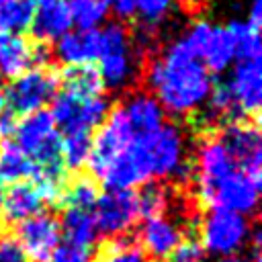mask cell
<instances>
[{
  "mask_svg": "<svg viewBox=\"0 0 262 262\" xmlns=\"http://www.w3.org/2000/svg\"><path fill=\"white\" fill-rule=\"evenodd\" d=\"M145 82L149 94L172 117H190L203 111L215 84L213 74L184 37L174 39L147 61Z\"/></svg>",
  "mask_w": 262,
  "mask_h": 262,
  "instance_id": "6da1fadb",
  "label": "cell"
},
{
  "mask_svg": "<svg viewBox=\"0 0 262 262\" xmlns=\"http://www.w3.org/2000/svg\"><path fill=\"white\" fill-rule=\"evenodd\" d=\"M10 137L35 164L33 180H68L61 162V133L49 111L43 108L14 119Z\"/></svg>",
  "mask_w": 262,
  "mask_h": 262,
  "instance_id": "7a4b0ae2",
  "label": "cell"
},
{
  "mask_svg": "<svg viewBox=\"0 0 262 262\" xmlns=\"http://www.w3.org/2000/svg\"><path fill=\"white\" fill-rule=\"evenodd\" d=\"M100 37L102 49L94 68L104 88H125L137 74V53L133 47L131 31L121 20H115L100 27Z\"/></svg>",
  "mask_w": 262,
  "mask_h": 262,
  "instance_id": "3957f363",
  "label": "cell"
},
{
  "mask_svg": "<svg viewBox=\"0 0 262 262\" xmlns=\"http://www.w3.org/2000/svg\"><path fill=\"white\" fill-rule=\"evenodd\" d=\"M111 102L104 94H82L61 90L51 100V117L61 135L86 133L92 135L106 119Z\"/></svg>",
  "mask_w": 262,
  "mask_h": 262,
  "instance_id": "277c9868",
  "label": "cell"
},
{
  "mask_svg": "<svg viewBox=\"0 0 262 262\" xmlns=\"http://www.w3.org/2000/svg\"><path fill=\"white\" fill-rule=\"evenodd\" d=\"M59 74L53 68L37 66L27 70L25 74L10 80L4 90L6 111L12 117H25L37 111H43L57 94Z\"/></svg>",
  "mask_w": 262,
  "mask_h": 262,
  "instance_id": "5b68a950",
  "label": "cell"
},
{
  "mask_svg": "<svg viewBox=\"0 0 262 262\" xmlns=\"http://www.w3.org/2000/svg\"><path fill=\"white\" fill-rule=\"evenodd\" d=\"M199 233L205 254L217 258L237 256L252 235L248 217L225 209H209L199 225Z\"/></svg>",
  "mask_w": 262,
  "mask_h": 262,
  "instance_id": "8992f818",
  "label": "cell"
},
{
  "mask_svg": "<svg viewBox=\"0 0 262 262\" xmlns=\"http://www.w3.org/2000/svg\"><path fill=\"white\" fill-rule=\"evenodd\" d=\"M260 182L262 178L235 168L217 184H213L205 194H201L199 201L209 209H225L248 217L258 207Z\"/></svg>",
  "mask_w": 262,
  "mask_h": 262,
  "instance_id": "52a82bcc",
  "label": "cell"
},
{
  "mask_svg": "<svg viewBox=\"0 0 262 262\" xmlns=\"http://www.w3.org/2000/svg\"><path fill=\"white\" fill-rule=\"evenodd\" d=\"M182 37L211 74H223L235 61L233 43L223 25L194 20Z\"/></svg>",
  "mask_w": 262,
  "mask_h": 262,
  "instance_id": "ba28073f",
  "label": "cell"
},
{
  "mask_svg": "<svg viewBox=\"0 0 262 262\" xmlns=\"http://www.w3.org/2000/svg\"><path fill=\"white\" fill-rule=\"evenodd\" d=\"M227 154L231 156L237 170L248 172L252 176H260L262 168V137L258 121L252 119H235L227 121L217 135Z\"/></svg>",
  "mask_w": 262,
  "mask_h": 262,
  "instance_id": "9c48e42d",
  "label": "cell"
},
{
  "mask_svg": "<svg viewBox=\"0 0 262 262\" xmlns=\"http://www.w3.org/2000/svg\"><path fill=\"white\" fill-rule=\"evenodd\" d=\"M94 221L98 235H106L111 239L125 237L139 221L137 196L135 190H104L98 194L94 203Z\"/></svg>",
  "mask_w": 262,
  "mask_h": 262,
  "instance_id": "30bf717a",
  "label": "cell"
},
{
  "mask_svg": "<svg viewBox=\"0 0 262 262\" xmlns=\"http://www.w3.org/2000/svg\"><path fill=\"white\" fill-rule=\"evenodd\" d=\"M239 119L258 121L262 104V63L260 59H237L231 78L225 80Z\"/></svg>",
  "mask_w": 262,
  "mask_h": 262,
  "instance_id": "8fae6325",
  "label": "cell"
},
{
  "mask_svg": "<svg viewBox=\"0 0 262 262\" xmlns=\"http://www.w3.org/2000/svg\"><path fill=\"white\" fill-rule=\"evenodd\" d=\"M25 250L29 262H47L61 239L59 223L49 213H37L18 223L14 235Z\"/></svg>",
  "mask_w": 262,
  "mask_h": 262,
  "instance_id": "7c38bea8",
  "label": "cell"
},
{
  "mask_svg": "<svg viewBox=\"0 0 262 262\" xmlns=\"http://www.w3.org/2000/svg\"><path fill=\"white\" fill-rule=\"evenodd\" d=\"M235 170V164L217 135H209L199 141L192 162V176L196 182V196L205 194L213 184Z\"/></svg>",
  "mask_w": 262,
  "mask_h": 262,
  "instance_id": "4fadbf2b",
  "label": "cell"
},
{
  "mask_svg": "<svg viewBox=\"0 0 262 262\" xmlns=\"http://www.w3.org/2000/svg\"><path fill=\"white\" fill-rule=\"evenodd\" d=\"M184 237L186 235L182 225L168 211L143 219L139 229L141 250L145 252V256H151L156 260H168Z\"/></svg>",
  "mask_w": 262,
  "mask_h": 262,
  "instance_id": "5bb4252c",
  "label": "cell"
},
{
  "mask_svg": "<svg viewBox=\"0 0 262 262\" xmlns=\"http://www.w3.org/2000/svg\"><path fill=\"white\" fill-rule=\"evenodd\" d=\"M45 57L43 45L23 37L20 33L0 31V76L14 80L31 68H37Z\"/></svg>",
  "mask_w": 262,
  "mask_h": 262,
  "instance_id": "9a60e30c",
  "label": "cell"
},
{
  "mask_svg": "<svg viewBox=\"0 0 262 262\" xmlns=\"http://www.w3.org/2000/svg\"><path fill=\"white\" fill-rule=\"evenodd\" d=\"M72 16L68 8V0H39L33 8L31 33L33 41L39 45H49L61 39L72 31Z\"/></svg>",
  "mask_w": 262,
  "mask_h": 262,
  "instance_id": "2e32d148",
  "label": "cell"
},
{
  "mask_svg": "<svg viewBox=\"0 0 262 262\" xmlns=\"http://www.w3.org/2000/svg\"><path fill=\"white\" fill-rule=\"evenodd\" d=\"M102 37L100 29H72L61 39L55 41V57L66 68L94 66L100 57Z\"/></svg>",
  "mask_w": 262,
  "mask_h": 262,
  "instance_id": "e0dca14e",
  "label": "cell"
},
{
  "mask_svg": "<svg viewBox=\"0 0 262 262\" xmlns=\"http://www.w3.org/2000/svg\"><path fill=\"white\" fill-rule=\"evenodd\" d=\"M43 205L45 203H43L37 186L31 180H23V182L10 184V188L4 192L2 215H4V219L12 221V223H20V221L41 213Z\"/></svg>",
  "mask_w": 262,
  "mask_h": 262,
  "instance_id": "ac0fdd59",
  "label": "cell"
},
{
  "mask_svg": "<svg viewBox=\"0 0 262 262\" xmlns=\"http://www.w3.org/2000/svg\"><path fill=\"white\" fill-rule=\"evenodd\" d=\"M57 223H59L61 235H66V239H68L66 244L90 250L98 239V229H96L92 209L63 207L61 221H57Z\"/></svg>",
  "mask_w": 262,
  "mask_h": 262,
  "instance_id": "d6986e66",
  "label": "cell"
},
{
  "mask_svg": "<svg viewBox=\"0 0 262 262\" xmlns=\"http://www.w3.org/2000/svg\"><path fill=\"white\" fill-rule=\"evenodd\" d=\"M35 164L18 149L12 139H2L0 143V182H23L35 178Z\"/></svg>",
  "mask_w": 262,
  "mask_h": 262,
  "instance_id": "ffe728a7",
  "label": "cell"
},
{
  "mask_svg": "<svg viewBox=\"0 0 262 262\" xmlns=\"http://www.w3.org/2000/svg\"><path fill=\"white\" fill-rule=\"evenodd\" d=\"M68 8L72 25L82 31L100 29L111 14L108 0H68Z\"/></svg>",
  "mask_w": 262,
  "mask_h": 262,
  "instance_id": "44dd1931",
  "label": "cell"
},
{
  "mask_svg": "<svg viewBox=\"0 0 262 262\" xmlns=\"http://www.w3.org/2000/svg\"><path fill=\"white\" fill-rule=\"evenodd\" d=\"M231 43H233V53L235 61L237 59H260L262 45H260V31L250 27L246 20H231L225 25Z\"/></svg>",
  "mask_w": 262,
  "mask_h": 262,
  "instance_id": "7402d4cb",
  "label": "cell"
},
{
  "mask_svg": "<svg viewBox=\"0 0 262 262\" xmlns=\"http://www.w3.org/2000/svg\"><path fill=\"white\" fill-rule=\"evenodd\" d=\"M61 90L82 92V94H104V84L94 66L82 68H66L59 74Z\"/></svg>",
  "mask_w": 262,
  "mask_h": 262,
  "instance_id": "603a6c76",
  "label": "cell"
},
{
  "mask_svg": "<svg viewBox=\"0 0 262 262\" xmlns=\"http://www.w3.org/2000/svg\"><path fill=\"white\" fill-rule=\"evenodd\" d=\"M35 4L31 0H0V31L20 33L29 29Z\"/></svg>",
  "mask_w": 262,
  "mask_h": 262,
  "instance_id": "cb8c5ba5",
  "label": "cell"
},
{
  "mask_svg": "<svg viewBox=\"0 0 262 262\" xmlns=\"http://www.w3.org/2000/svg\"><path fill=\"white\" fill-rule=\"evenodd\" d=\"M135 196H137L139 219H147V217L160 215L170 205L168 188L162 182H156V180L145 182L143 186H139V192H135Z\"/></svg>",
  "mask_w": 262,
  "mask_h": 262,
  "instance_id": "d4e9b609",
  "label": "cell"
},
{
  "mask_svg": "<svg viewBox=\"0 0 262 262\" xmlns=\"http://www.w3.org/2000/svg\"><path fill=\"white\" fill-rule=\"evenodd\" d=\"M92 135L86 133H70L61 135V162L66 170H80L88 164L90 158Z\"/></svg>",
  "mask_w": 262,
  "mask_h": 262,
  "instance_id": "484cf974",
  "label": "cell"
},
{
  "mask_svg": "<svg viewBox=\"0 0 262 262\" xmlns=\"http://www.w3.org/2000/svg\"><path fill=\"white\" fill-rule=\"evenodd\" d=\"M98 262H147V256L137 242L129 237H115L102 248Z\"/></svg>",
  "mask_w": 262,
  "mask_h": 262,
  "instance_id": "4316f807",
  "label": "cell"
},
{
  "mask_svg": "<svg viewBox=\"0 0 262 262\" xmlns=\"http://www.w3.org/2000/svg\"><path fill=\"white\" fill-rule=\"evenodd\" d=\"M98 184L90 178H78L76 182L68 184L61 194L63 207H76V209H94V203L98 199Z\"/></svg>",
  "mask_w": 262,
  "mask_h": 262,
  "instance_id": "83f0119b",
  "label": "cell"
},
{
  "mask_svg": "<svg viewBox=\"0 0 262 262\" xmlns=\"http://www.w3.org/2000/svg\"><path fill=\"white\" fill-rule=\"evenodd\" d=\"M174 6L176 0H137L135 16L143 29H156L168 18Z\"/></svg>",
  "mask_w": 262,
  "mask_h": 262,
  "instance_id": "f1b7e54d",
  "label": "cell"
},
{
  "mask_svg": "<svg viewBox=\"0 0 262 262\" xmlns=\"http://www.w3.org/2000/svg\"><path fill=\"white\" fill-rule=\"evenodd\" d=\"M168 260L170 262H205V250L199 239L184 237Z\"/></svg>",
  "mask_w": 262,
  "mask_h": 262,
  "instance_id": "f546056e",
  "label": "cell"
},
{
  "mask_svg": "<svg viewBox=\"0 0 262 262\" xmlns=\"http://www.w3.org/2000/svg\"><path fill=\"white\" fill-rule=\"evenodd\" d=\"M47 262H92V256H90V250H84L72 244H59Z\"/></svg>",
  "mask_w": 262,
  "mask_h": 262,
  "instance_id": "4dcf8cb0",
  "label": "cell"
},
{
  "mask_svg": "<svg viewBox=\"0 0 262 262\" xmlns=\"http://www.w3.org/2000/svg\"><path fill=\"white\" fill-rule=\"evenodd\" d=\"M0 262H29L25 250L12 233H0Z\"/></svg>",
  "mask_w": 262,
  "mask_h": 262,
  "instance_id": "1f68e13d",
  "label": "cell"
},
{
  "mask_svg": "<svg viewBox=\"0 0 262 262\" xmlns=\"http://www.w3.org/2000/svg\"><path fill=\"white\" fill-rule=\"evenodd\" d=\"M108 2H111V10L121 18V23L135 16L137 0H108Z\"/></svg>",
  "mask_w": 262,
  "mask_h": 262,
  "instance_id": "d6a6232c",
  "label": "cell"
},
{
  "mask_svg": "<svg viewBox=\"0 0 262 262\" xmlns=\"http://www.w3.org/2000/svg\"><path fill=\"white\" fill-rule=\"evenodd\" d=\"M246 23L254 29L260 31V25H262V0H252L250 4V14L246 18Z\"/></svg>",
  "mask_w": 262,
  "mask_h": 262,
  "instance_id": "836d02e7",
  "label": "cell"
},
{
  "mask_svg": "<svg viewBox=\"0 0 262 262\" xmlns=\"http://www.w3.org/2000/svg\"><path fill=\"white\" fill-rule=\"evenodd\" d=\"M4 113H6V98H4V90L0 88V119L4 117Z\"/></svg>",
  "mask_w": 262,
  "mask_h": 262,
  "instance_id": "e575fe53",
  "label": "cell"
},
{
  "mask_svg": "<svg viewBox=\"0 0 262 262\" xmlns=\"http://www.w3.org/2000/svg\"><path fill=\"white\" fill-rule=\"evenodd\" d=\"M219 262H248V258H242V256H227V258H219Z\"/></svg>",
  "mask_w": 262,
  "mask_h": 262,
  "instance_id": "d590c367",
  "label": "cell"
},
{
  "mask_svg": "<svg viewBox=\"0 0 262 262\" xmlns=\"http://www.w3.org/2000/svg\"><path fill=\"white\" fill-rule=\"evenodd\" d=\"M2 201H4V188H2V182H0V223L4 219V215H2Z\"/></svg>",
  "mask_w": 262,
  "mask_h": 262,
  "instance_id": "8d00e7d4",
  "label": "cell"
},
{
  "mask_svg": "<svg viewBox=\"0 0 262 262\" xmlns=\"http://www.w3.org/2000/svg\"><path fill=\"white\" fill-rule=\"evenodd\" d=\"M31 2H33V4H35V2H39V0H31Z\"/></svg>",
  "mask_w": 262,
  "mask_h": 262,
  "instance_id": "74e56055",
  "label": "cell"
}]
</instances>
